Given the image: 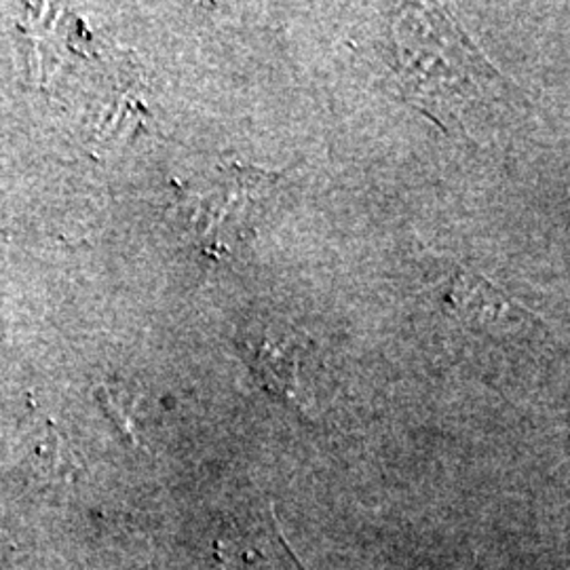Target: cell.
<instances>
[{
  "label": "cell",
  "mask_w": 570,
  "mask_h": 570,
  "mask_svg": "<svg viewBox=\"0 0 570 570\" xmlns=\"http://www.w3.org/2000/svg\"><path fill=\"white\" fill-rule=\"evenodd\" d=\"M446 16L423 9L407 11L397 21V72L407 100L450 115L492 81V68L480 53L459 35Z\"/></svg>",
  "instance_id": "cell-1"
},
{
  "label": "cell",
  "mask_w": 570,
  "mask_h": 570,
  "mask_svg": "<svg viewBox=\"0 0 570 570\" xmlns=\"http://www.w3.org/2000/svg\"><path fill=\"white\" fill-rule=\"evenodd\" d=\"M450 305L459 317L475 326H513L524 322V313L515 303L505 298L497 287L469 273H459L452 282L449 294Z\"/></svg>",
  "instance_id": "cell-2"
},
{
  "label": "cell",
  "mask_w": 570,
  "mask_h": 570,
  "mask_svg": "<svg viewBox=\"0 0 570 570\" xmlns=\"http://www.w3.org/2000/svg\"><path fill=\"white\" fill-rule=\"evenodd\" d=\"M256 348V372L268 387L285 397L298 393V353L294 341L263 338Z\"/></svg>",
  "instance_id": "cell-3"
}]
</instances>
